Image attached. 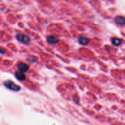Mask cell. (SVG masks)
<instances>
[{"mask_svg": "<svg viewBox=\"0 0 125 125\" xmlns=\"http://www.w3.org/2000/svg\"><path fill=\"white\" fill-rule=\"evenodd\" d=\"M4 85L8 88V89L14 91V92H18L20 90V87L18 85L16 84L15 82H12L11 81H6L4 82Z\"/></svg>", "mask_w": 125, "mask_h": 125, "instance_id": "1", "label": "cell"}, {"mask_svg": "<svg viewBox=\"0 0 125 125\" xmlns=\"http://www.w3.org/2000/svg\"><path fill=\"white\" fill-rule=\"evenodd\" d=\"M16 38L20 42L25 43V44L28 43L29 42H30V39L26 35L19 34H17L16 36Z\"/></svg>", "mask_w": 125, "mask_h": 125, "instance_id": "2", "label": "cell"}, {"mask_svg": "<svg viewBox=\"0 0 125 125\" xmlns=\"http://www.w3.org/2000/svg\"><path fill=\"white\" fill-rule=\"evenodd\" d=\"M18 69L20 70V72H22V73H25L29 69V66L25 63L20 62L18 64Z\"/></svg>", "mask_w": 125, "mask_h": 125, "instance_id": "3", "label": "cell"}, {"mask_svg": "<svg viewBox=\"0 0 125 125\" xmlns=\"http://www.w3.org/2000/svg\"><path fill=\"white\" fill-rule=\"evenodd\" d=\"M47 41L50 45H54V44H56L59 42V39L55 36H48L47 37Z\"/></svg>", "mask_w": 125, "mask_h": 125, "instance_id": "4", "label": "cell"}, {"mask_svg": "<svg viewBox=\"0 0 125 125\" xmlns=\"http://www.w3.org/2000/svg\"><path fill=\"white\" fill-rule=\"evenodd\" d=\"M90 42L89 39H88L86 37H83V36H82L78 38V42L80 43V45H87Z\"/></svg>", "mask_w": 125, "mask_h": 125, "instance_id": "5", "label": "cell"}, {"mask_svg": "<svg viewBox=\"0 0 125 125\" xmlns=\"http://www.w3.org/2000/svg\"><path fill=\"white\" fill-rule=\"evenodd\" d=\"M115 21L116 23L118 24H125V17L121 16H116V18H115Z\"/></svg>", "mask_w": 125, "mask_h": 125, "instance_id": "6", "label": "cell"}, {"mask_svg": "<svg viewBox=\"0 0 125 125\" xmlns=\"http://www.w3.org/2000/svg\"><path fill=\"white\" fill-rule=\"evenodd\" d=\"M15 77L19 81H24L26 79V75L24 73L20 72H17L15 73Z\"/></svg>", "mask_w": 125, "mask_h": 125, "instance_id": "7", "label": "cell"}, {"mask_svg": "<svg viewBox=\"0 0 125 125\" xmlns=\"http://www.w3.org/2000/svg\"><path fill=\"white\" fill-rule=\"evenodd\" d=\"M112 42L113 43V45L115 46H119L121 44V40L117 38H113L112 40Z\"/></svg>", "mask_w": 125, "mask_h": 125, "instance_id": "8", "label": "cell"}, {"mask_svg": "<svg viewBox=\"0 0 125 125\" xmlns=\"http://www.w3.org/2000/svg\"><path fill=\"white\" fill-rule=\"evenodd\" d=\"M5 52V51H3L2 49H0V54H4Z\"/></svg>", "mask_w": 125, "mask_h": 125, "instance_id": "9", "label": "cell"}]
</instances>
